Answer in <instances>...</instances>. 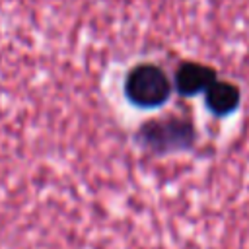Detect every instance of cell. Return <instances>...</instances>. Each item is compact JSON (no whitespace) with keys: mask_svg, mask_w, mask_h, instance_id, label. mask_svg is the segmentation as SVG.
Segmentation results:
<instances>
[{"mask_svg":"<svg viewBox=\"0 0 249 249\" xmlns=\"http://www.w3.org/2000/svg\"><path fill=\"white\" fill-rule=\"evenodd\" d=\"M134 142L152 156H169L191 152L196 146L198 132L191 119L167 115L144 121L134 130Z\"/></svg>","mask_w":249,"mask_h":249,"instance_id":"cell-1","label":"cell"},{"mask_svg":"<svg viewBox=\"0 0 249 249\" xmlns=\"http://www.w3.org/2000/svg\"><path fill=\"white\" fill-rule=\"evenodd\" d=\"M123 93L126 101L138 109H158L169 101L173 84L160 64L138 62L124 74Z\"/></svg>","mask_w":249,"mask_h":249,"instance_id":"cell-2","label":"cell"},{"mask_svg":"<svg viewBox=\"0 0 249 249\" xmlns=\"http://www.w3.org/2000/svg\"><path fill=\"white\" fill-rule=\"evenodd\" d=\"M216 80H218V74L212 66L196 60H183L177 64L171 84L179 95L195 97L198 93H204Z\"/></svg>","mask_w":249,"mask_h":249,"instance_id":"cell-3","label":"cell"},{"mask_svg":"<svg viewBox=\"0 0 249 249\" xmlns=\"http://www.w3.org/2000/svg\"><path fill=\"white\" fill-rule=\"evenodd\" d=\"M239 103H241V89L230 80H216L204 91V105L208 113H212L218 119L233 115Z\"/></svg>","mask_w":249,"mask_h":249,"instance_id":"cell-4","label":"cell"}]
</instances>
